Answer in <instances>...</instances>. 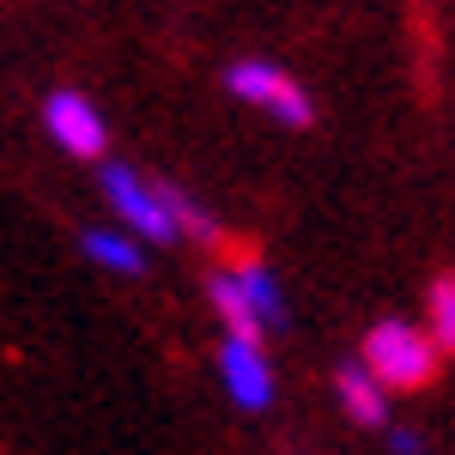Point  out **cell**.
I'll return each mask as SVG.
<instances>
[{"instance_id":"obj_1","label":"cell","mask_w":455,"mask_h":455,"mask_svg":"<svg viewBox=\"0 0 455 455\" xmlns=\"http://www.w3.org/2000/svg\"><path fill=\"white\" fill-rule=\"evenodd\" d=\"M437 340L425 334V328H407V322H377L371 334H364V352H358V364L377 377L383 388H425L437 377Z\"/></svg>"},{"instance_id":"obj_2","label":"cell","mask_w":455,"mask_h":455,"mask_svg":"<svg viewBox=\"0 0 455 455\" xmlns=\"http://www.w3.org/2000/svg\"><path fill=\"white\" fill-rule=\"evenodd\" d=\"M104 195H109V207L122 212L128 231H140V237H152V243H176V237H182L171 201H164V188H146L128 164H109L104 171Z\"/></svg>"},{"instance_id":"obj_3","label":"cell","mask_w":455,"mask_h":455,"mask_svg":"<svg viewBox=\"0 0 455 455\" xmlns=\"http://www.w3.org/2000/svg\"><path fill=\"white\" fill-rule=\"evenodd\" d=\"M225 85H231L243 104H267L285 128H310V98H304L274 61H237V68L225 73Z\"/></svg>"},{"instance_id":"obj_4","label":"cell","mask_w":455,"mask_h":455,"mask_svg":"<svg viewBox=\"0 0 455 455\" xmlns=\"http://www.w3.org/2000/svg\"><path fill=\"white\" fill-rule=\"evenodd\" d=\"M43 122H49V134L68 146L73 158H104V116L92 98H79V92H49V104H43Z\"/></svg>"},{"instance_id":"obj_5","label":"cell","mask_w":455,"mask_h":455,"mask_svg":"<svg viewBox=\"0 0 455 455\" xmlns=\"http://www.w3.org/2000/svg\"><path fill=\"white\" fill-rule=\"evenodd\" d=\"M219 377L237 395V407H267V401H274V371H267V358H261L255 340H231V334H225V347H219Z\"/></svg>"},{"instance_id":"obj_6","label":"cell","mask_w":455,"mask_h":455,"mask_svg":"<svg viewBox=\"0 0 455 455\" xmlns=\"http://www.w3.org/2000/svg\"><path fill=\"white\" fill-rule=\"evenodd\" d=\"M334 388H340V407H347L358 425H383L388 419V401H383V383L364 371V364H340V377H334Z\"/></svg>"},{"instance_id":"obj_7","label":"cell","mask_w":455,"mask_h":455,"mask_svg":"<svg viewBox=\"0 0 455 455\" xmlns=\"http://www.w3.org/2000/svg\"><path fill=\"white\" fill-rule=\"evenodd\" d=\"M212 310L225 315L231 340H255V347H261V322H255V310H249V298H243V285H237V274H212Z\"/></svg>"},{"instance_id":"obj_8","label":"cell","mask_w":455,"mask_h":455,"mask_svg":"<svg viewBox=\"0 0 455 455\" xmlns=\"http://www.w3.org/2000/svg\"><path fill=\"white\" fill-rule=\"evenodd\" d=\"M237 285H243V298H249V310H255V322H261V328H280L285 298H280V285H274V274H267L261 261H243V267H237Z\"/></svg>"},{"instance_id":"obj_9","label":"cell","mask_w":455,"mask_h":455,"mask_svg":"<svg viewBox=\"0 0 455 455\" xmlns=\"http://www.w3.org/2000/svg\"><path fill=\"white\" fill-rule=\"evenodd\" d=\"M79 243H85V255H92L98 267H116V274H140V249L128 243L122 231H85Z\"/></svg>"},{"instance_id":"obj_10","label":"cell","mask_w":455,"mask_h":455,"mask_svg":"<svg viewBox=\"0 0 455 455\" xmlns=\"http://www.w3.org/2000/svg\"><path fill=\"white\" fill-rule=\"evenodd\" d=\"M425 310H431V340H437L443 352H455V274L431 280V298H425Z\"/></svg>"},{"instance_id":"obj_11","label":"cell","mask_w":455,"mask_h":455,"mask_svg":"<svg viewBox=\"0 0 455 455\" xmlns=\"http://www.w3.org/2000/svg\"><path fill=\"white\" fill-rule=\"evenodd\" d=\"M164 201H171V212H176V231H188V237H201V243H219V225H212L182 188H164Z\"/></svg>"},{"instance_id":"obj_12","label":"cell","mask_w":455,"mask_h":455,"mask_svg":"<svg viewBox=\"0 0 455 455\" xmlns=\"http://www.w3.org/2000/svg\"><path fill=\"white\" fill-rule=\"evenodd\" d=\"M388 450H395V455H425V443L413 437V431H395V437H388Z\"/></svg>"}]
</instances>
